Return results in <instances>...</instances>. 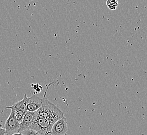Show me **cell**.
Instances as JSON below:
<instances>
[{
    "label": "cell",
    "mask_w": 147,
    "mask_h": 135,
    "mask_svg": "<svg viewBox=\"0 0 147 135\" xmlns=\"http://www.w3.org/2000/svg\"><path fill=\"white\" fill-rule=\"evenodd\" d=\"M46 93L47 90L42 98L41 106L37 110V117L49 118L55 123L60 118L64 117V113L57 106L46 98Z\"/></svg>",
    "instance_id": "6da1fadb"
},
{
    "label": "cell",
    "mask_w": 147,
    "mask_h": 135,
    "mask_svg": "<svg viewBox=\"0 0 147 135\" xmlns=\"http://www.w3.org/2000/svg\"><path fill=\"white\" fill-rule=\"evenodd\" d=\"M54 123L49 118L37 117L28 129L34 130L40 135H50L52 127Z\"/></svg>",
    "instance_id": "7a4b0ae2"
},
{
    "label": "cell",
    "mask_w": 147,
    "mask_h": 135,
    "mask_svg": "<svg viewBox=\"0 0 147 135\" xmlns=\"http://www.w3.org/2000/svg\"><path fill=\"white\" fill-rule=\"evenodd\" d=\"M5 109H10L11 110L9 118L6 120L4 125L5 135H11L20 132V123L18 122L16 118L14 109L11 106L6 107Z\"/></svg>",
    "instance_id": "3957f363"
},
{
    "label": "cell",
    "mask_w": 147,
    "mask_h": 135,
    "mask_svg": "<svg viewBox=\"0 0 147 135\" xmlns=\"http://www.w3.org/2000/svg\"><path fill=\"white\" fill-rule=\"evenodd\" d=\"M68 130L67 122L65 117L56 121L52 127L50 135H64Z\"/></svg>",
    "instance_id": "277c9868"
},
{
    "label": "cell",
    "mask_w": 147,
    "mask_h": 135,
    "mask_svg": "<svg viewBox=\"0 0 147 135\" xmlns=\"http://www.w3.org/2000/svg\"><path fill=\"white\" fill-rule=\"evenodd\" d=\"M42 102V98H40L36 95L27 97L26 110L29 112L37 111L41 107Z\"/></svg>",
    "instance_id": "5b68a950"
},
{
    "label": "cell",
    "mask_w": 147,
    "mask_h": 135,
    "mask_svg": "<svg viewBox=\"0 0 147 135\" xmlns=\"http://www.w3.org/2000/svg\"><path fill=\"white\" fill-rule=\"evenodd\" d=\"M37 118V111L35 112L27 111L24 116L23 121L20 123V132L26 129H28L29 126Z\"/></svg>",
    "instance_id": "8992f818"
},
{
    "label": "cell",
    "mask_w": 147,
    "mask_h": 135,
    "mask_svg": "<svg viewBox=\"0 0 147 135\" xmlns=\"http://www.w3.org/2000/svg\"><path fill=\"white\" fill-rule=\"evenodd\" d=\"M27 94H25L24 96V98L20 101L17 102L11 106L15 109L22 110L24 112H27L26 110V104H27Z\"/></svg>",
    "instance_id": "52a82bcc"
},
{
    "label": "cell",
    "mask_w": 147,
    "mask_h": 135,
    "mask_svg": "<svg viewBox=\"0 0 147 135\" xmlns=\"http://www.w3.org/2000/svg\"><path fill=\"white\" fill-rule=\"evenodd\" d=\"M106 3L108 8L111 10H115L119 5L117 0H107Z\"/></svg>",
    "instance_id": "ba28073f"
},
{
    "label": "cell",
    "mask_w": 147,
    "mask_h": 135,
    "mask_svg": "<svg viewBox=\"0 0 147 135\" xmlns=\"http://www.w3.org/2000/svg\"><path fill=\"white\" fill-rule=\"evenodd\" d=\"M13 108V107H12ZM14 109V108H13ZM15 114L16 116V118L17 119L18 122L20 123L22 122V121H23V118H24V116L26 112H24L22 110H18V109H15Z\"/></svg>",
    "instance_id": "9c48e42d"
},
{
    "label": "cell",
    "mask_w": 147,
    "mask_h": 135,
    "mask_svg": "<svg viewBox=\"0 0 147 135\" xmlns=\"http://www.w3.org/2000/svg\"><path fill=\"white\" fill-rule=\"evenodd\" d=\"M23 135H40L34 130L31 129H26L22 131Z\"/></svg>",
    "instance_id": "30bf717a"
},
{
    "label": "cell",
    "mask_w": 147,
    "mask_h": 135,
    "mask_svg": "<svg viewBox=\"0 0 147 135\" xmlns=\"http://www.w3.org/2000/svg\"><path fill=\"white\" fill-rule=\"evenodd\" d=\"M31 86L32 87V88L34 91H35L34 93V95H36L38 93H40L41 92V90H42V87L41 86H40L39 84H31Z\"/></svg>",
    "instance_id": "8fae6325"
},
{
    "label": "cell",
    "mask_w": 147,
    "mask_h": 135,
    "mask_svg": "<svg viewBox=\"0 0 147 135\" xmlns=\"http://www.w3.org/2000/svg\"><path fill=\"white\" fill-rule=\"evenodd\" d=\"M0 135H5V130L2 127V125L1 123H0Z\"/></svg>",
    "instance_id": "7c38bea8"
},
{
    "label": "cell",
    "mask_w": 147,
    "mask_h": 135,
    "mask_svg": "<svg viewBox=\"0 0 147 135\" xmlns=\"http://www.w3.org/2000/svg\"><path fill=\"white\" fill-rule=\"evenodd\" d=\"M9 135H23V134H22V132H18V133H15V134H13Z\"/></svg>",
    "instance_id": "4fadbf2b"
},
{
    "label": "cell",
    "mask_w": 147,
    "mask_h": 135,
    "mask_svg": "<svg viewBox=\"0 0 147 135\" xmlns=\"http://www.w3.org/2000/svg\"><path fill=\"white\" fill-rule=\"evenodd\" d=\"M29 1H35V0H29Z\"/></svg>",
    "instance_id": "5bb4252c"
},
{
    "label": "cell",
    "mask_w": 147,
    "mask_h": 135,
    "mask_svg": "<svg viewBox=\"0 0 147 135\" xmlns=\"http://www.w3.org/2000/svg\"><path fill=\"white\" fill-rule=\"evenodd\" d=\"M67 135V134H65V135Z\"/></svg>",
    "instance_id": "9a60e30c"
}]
</instances>
